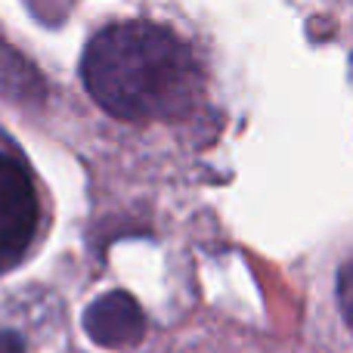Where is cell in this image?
Masks as SVG:
<instances>
[{"mask_svg": "<svg viewBox=\"0 0 353 353\" xmlns=\"http://www.w3.org/2000/svg\"><path fill=\"white\" fill-rule=\"evenodd\" d=\"M81 78L121 121H171L201 103L205 72L192 47L159 22H115L90 37Z\"/></svg>", "mask_w": 353, "mask_h": 353, "instance_id": "1", "label": "cell"}, {"mask_svg": "<svg viewBox=\"0 0 353 353\" xmlns=\"http://www.w3.org/2000/svg\"><path fill=\"white\" fill-rule=\"evenodd\" d=\"M41 230V199L25 161L0 152V270H10L31 251Z\"/></svg>", "mask_w": 353, "mask_h": 353, "instance_id": "2", "label": "cell"}, {"mask_svg": "<svg viewBox=\"0 0 353 353\" xmlns=\"http://www.w3.org/2000/svg\"><path fill=\"white\" fill-rule=\"evenodd\" d=\"M84 332L97 347L105 350H128L137 347L146 335V316L134 294L109 292L99 294L84 310Z\"/></svg>", "mask_w": 353, "mask_h": 353, "instance_id": "3", "label": "cell"}, {"mask_svg": "<svg viewBox=\"0 0 353 353\" xmlns=\"http://www.w3.org/2000/svg\"><path fill=\"white\" fill-rule=\"evenodd\" d=\"M0 353H25V338L19 332L0 329Z\"/></svg>", "mask_w": 353, "mask_h": 353, "instance_id": "4", "label": "cell"}]
</instances>
